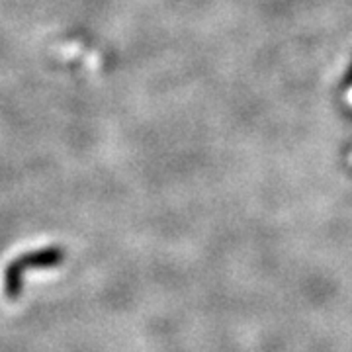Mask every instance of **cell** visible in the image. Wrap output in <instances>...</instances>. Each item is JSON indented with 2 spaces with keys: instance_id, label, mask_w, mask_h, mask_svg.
Returning a JSON list of instances; mask_svg holds the SVG:
<instances>
[{
  "instance_id": "obj_1",
  "label": "cell",
  "mask_w": 352,
  "mask_h": 352,
  "mask_svg": "<svg viewBox=\"0 0 352 352\" xmlns=\"http://www.w3.org/2000/svg\"><path fill=\"white\" fill-rule=\"evenodd\" d=\"M65 252L57 247L51 249H43L38 252H30L20 258H16L4 274V294L8 300H16L22 294V276L25 270H34V268H50V266H57L63 261Z\"/></svg>"
}]
</instances>
